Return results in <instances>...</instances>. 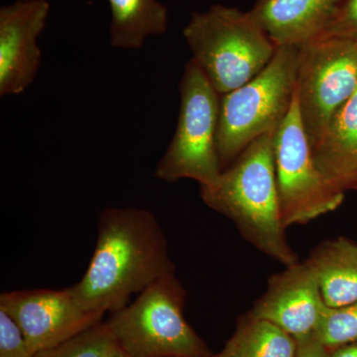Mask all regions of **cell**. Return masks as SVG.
I'll list each match as a JSON object with an SVG mask.
<instances>
[{
    "label": "cell",
    "instance_id": "obj_1",
    "mask_svg": "<svg viewBox=\"0 0 357 357\" xmlns=\"http://www.w3.org/2000/svg\"><path fill=\"white\" fill-rule=\"evenodd\" d=\"M175 274L168 243L154 213L107 208L100 213L95 251L81 280L69 287L86 311L114 312L131 296Z\"/></svg>",
    "mask_w": 357,
    "mask_h": 357
},
{
    "label": "cell",
    "instance_id": "obj_2",
    "mask_svg": "<svg viewBox=\"0 0 357 357\" xmlns=\"http://www.w3.org/2000/svg\"><path fill=\"white\" fill-rule=\"evenodd\" d=\"M274 133L251 142L215 184L201 187L204 204L236 225L244 241L263 255L290 266L299 262L282 222L274 165Z\"/></svg>",
    "mask_w": 357,
    "mask_h": 357
},
{
    "label": "cell",
    "instance_id": "obj_3",
    "mask_svg": "<svg viewBox=\"0 0 357 357\" xmlns=\"http://www.w3.org/2000/svg\"><path fill=\"white\" fill-rule=\"evenodd\" d=\"M183 33L192 60L220 96L255 79L277 50L250 11L222 4L192 13Z\"/></svg>",
    "mask_w": 357,
    "mask_h": 357
},
{
    "label": "cell",
    "instance_id": "obj_4",
    "mask_svg": "<svg viewBox=\"0 0 357 357\" xmlns=\"http://www.w3.org/2000/svg\"><path fill=\"white\" fill-rule=\"evenodd\" d=\"M300 47H277L271 62L255 79L222 96L217 151L225 170L260 136L275 132L296 91Z\"/></svg>",
    "mask_w": 357,
    "mask_h": 357
},
{
    "label": "cell",
    "instance_id": "obj_5",
    "mask_svg": "<svg viewBox=\"0 0 357 357\" xmlns=\"http://www.w3.org/2000/svg\"><path fill=\"white\" fill-rule=\"evenodd\" d=\"M185 288L175 274L155 282L107 321L130 357H211L208 345L185 321Z\"/></svg>",
    "mask_w": 357,
    "mask_h": 357
},
{
    "label": "cell",
    "instance_id": "obj_6",
    "mask_svg": "<svg viewBox=\"0 0 357 357\" xmlns=\"http://www.w3.org/2000/svg\"><path fill=\"white\" fill-rule=\"evenodd\" d=\"M178 91L177 128L154 177L168 183L190 178L210 187L222 172L217 151L220 95L192 59L185 63Z\"/></svg>",
    "mask_w": 357,
    "mask_h": 357
},
{
    "label": "cell",
    "instance_id": "obj_7",
    "mask_svg": "<svg viewBox=\"0 0 357 357\" xmlns=\"http://www.w3.org/2000/svg\"><path fill=\"white\" fill-rule=\"evenodd\" d=\"M274 165L282 222L287 229L337 210L344 192L331 185L312 158L297 95L274 133Z\"/></svg>",
    "mask_w": 357,
    "mask_h": 357
},
{
    "label": "cell",
    "instance_id": "obj_8",
    "mask_svg": "<svg viewBox=\"0 0 357 357\" xmlns=\"http://www.w3.org/2000/svg\"><path fill=\"white\" fill-rule=\"evenodd\" d=\"M357 89V42L321 35L300 47L296 95L310 145Z\"/></svg>",
    "mask_w": 357,
    "mask_h": 357
},
{
    "label": "cell",
    "instance_id": "obj_9",
    "mask_svg": "<svg viewBox=\"0 0 357 357\" xmlns=\"http://www.w3.org/2000/svg\"><path fill=\"white\" fill-rule=\"evenodd\" d=\"M0 309L15 321L34 354L76 337L105 316L84 309L69 288L4 292L0 295Z\"/></svg>",
    "mask_w": 357,
    "mask_h": 357
},
{
    "label": "cell",
    "instance_id": "obj_10",
    "mask_svg": "<svg viewBox=\"0 0 357 357\" xmlns=\"http://www.w3.org/2000/svg\"><path fill=\"white\" fill-rule=\"evenodd\" d=\"M50 13L47 0H17L0 8V96H18L41 65L38 38Z\"/></svg>",
    "mask_w": 357,
    "mask_h": 357
},
{
    "label": "cell",
    "instance_id": "obj_11",
    "mask_svg": "<svg viewBox=\"0 0 357 357\" xmlns=\"http://www.w3.org/2000/svg\"><path fill=\"white\" fill-rule=\"evenodd\" d=\"M285 267L268 279L266 290L248 312L270 321L299 342L314 335L326 305L306 260Z\"/></svg>",
    "mask_w": 357,
    "mask_h": 357
},
{
    "label": "cell",
    "instance_id": "obj_12",
    "mask_svg": "<svg viewBox=\"0 0 357 357\" xmlns=\"http://www.w3.org/2000/svg\"><path fill=\"white\" fill-rule=\"evenodd\" d=\"M342 0H255L250 13L279 46H298L326 31Z\"/></svg>",
    "mask_w": 357,
    "mask_h": 357
},
{
    "label": "cell",
    "instance_id": "obj_13",
    "mask_svg": "<svg viewBox=\"0 0 357 357\" xmlns=\"http://www.w3.org/2000/svg\"><path fill=\"white\" fill-rule=\"evenodd\" d=\"M311 149L319 172L331 185L342 192L357 187V89Z\"/></svg>",
    "mask_w": 357,
    "mask_h": 357
},
{
    "label": "cell",
    "instance_id": "obj_14",
    "mask_svg": "<svg viewBox=\"0 0 357 357\" xmlns=\"http://www.w3.org/2000/svg\"><path fill=\"white\" fill-rule=\"evenodd\" d=\"M306 261L318 280L326 306L338 307L357 302V243L345 237L316 246Z\"/></svg>",
    "mask_w": 357,
    "mask_h": 357
},
{
    "label": "cell",
    "instance_id": "obj_15",
    "mask_svg": "<svg viewBox=\"0 0 357 357\" xmlns=\"http://www.w3.org/2000/svg\"><path fill=\"white\" fill-rule=\"evenodd\" d=\"M112 8L110 45L114 48H142L150 36H159L168 28V9L157 0H109Z\"/></svg>",
    "mask_w": 357,
    "mask_h": 357
},
{
    "label": "cell",
    "instance_id": "obj_16",
    "mask_svg": "<svg viewBox=\"0 0 357 357\" xmlns=\"http://www.w3.org/2000/svg\"><path fill=\"white\" fill-rule=\"evenodd\" d=\"M297 349L292 335L248 312L237 319L236 331L222 351L211 357H295Z\"/></svg>",
    "mask_w": 357,
    "mask_h": 357
},
{
    "label": "cell",
    "instance_id": "obj_17",
    "mask_svg": "<svg viewBox=\"0 0 357 357\" xmlns=\"http://www.w3.org/2000/svg\"><path fill=\"white\" fill-rule=\"evenodd\" d=\"M121 349L107 321H100L63 344L35 354V357H115Z\"/></svg>",
    "mask_w": 357,
    "mask_h": 357
},
{
    "label": "cell",
    "instance_id": "obj_18",
    "mask_svg": "<svg viewBox=\"0 0 357 357\" xmlns=\"http://www.w3.org/2000/svg\"><path fill=\"white\" fill-rule=\"evenodd\" d=\"M314 337L328 351L357 342V302L344 307L326 306Z\"/></svg>",
    "mask_w": 357,
    "mask_h": 357
},
{
    "label": "cell",
    "instance_id": "obj_19",
    "mask_svg": "<svg viewBox=\"0 0 357 357\" xmlns=\"http://www.w3.org/2000/svg\"><path fill=\"white\" fill-rule=\"evenodd\" d=\"M0 357H35L20 326L0 309Z\"/></svg>",
    "mask_w": 357,
    "mask_h": 357
},
{
    "label": "cell",
    "instance_id": "obj_20",
    "mask_svg": "<svg viewBox=\"0 0 357 357\" xmlns=\"http://www.w3.org/2000/svg\"><path fill=\"white\" fill-rule=\"evenodd\" d=\"M321 35L356 39L357 0H342L330 25Z\"/></svg>",
    "mask_w": 357,
    "mask_h": 357
},
{
    "label": "cell",
    "instance_id": "obj_21",
    "mask_svg": "<svg viewBox=\"0 0 357 357\" xmlns=\"http://www.w3.org/2000/svg\"><path fill=\"white\" fill-rule=\"evenodd\" d=\"M295 357H328V349L317 340L314 335L298 342Z\"/></svg>",
    "mask_w": 357,
    "mask_h": 357
},
{
    "label": "cell",
    "instance_id": "obj_22",
    "mask_svg": "<svg viewBox=\"0 0 357 357\" xmlns=\"http://www.w3.org/2000/svg\"><path fill=\"white\" fill-rule=\"evenodd\" d=\"M328 357H357V342L332 349Z\"/></svg>",
    "mask_w": 357,
    "mask_h": 357
},
{
    "label": "cell",
    "instance_id": "obj_23",
    "mask_svg": "<svg viewBox=\"0 0 357 357\" xmlns=\"http://www.w3.org/2000/svg\"><path fill=\"white\" fill-rule=\"evenodd\" d=\"M115 357H130L128 356V354H126V352L123 351H119V354H116V356Z\"/></svg>",
    "mask_w": 357,
    "mask_h": 357
}]
</instances>
